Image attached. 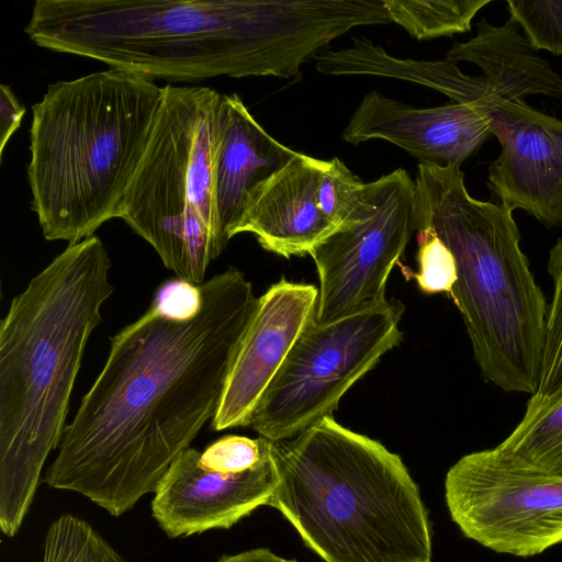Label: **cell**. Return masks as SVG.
<instances>
[{
	"mask_svg": "<svg viewBox=\"0 0 562 562\" xmlns=\"http://www.w3.org/2000/svg\"><path fill=\"white\" fill-rule=\"evenodd\" d=\"M390 19L417 40L464 33L491 0H383Z\"/></svg>",
	"mask_w": 562,
	"mask_h": 562,
	"instance_id": "cell-19",
	"label": "cell"
},
{
	"mask_svg": "<svg viewBox=\"0 0 562 562\" xmlns=\"http://www.w3.org/2000/svg\"><path fill=\"white\" fill-rule=\"evenodd\" d=\"M200 288L192 317H172L150 304L110 338L104 367L45 472L48 486L121 516L156 491L213 419L258 297L234 267Z\"/></svg>",
	"mask_w": 562,
	"mask_h": 562,
	"instance_id": "cell-1",
	"label": "cell"
},
{
	"mask_svg": "<svg viewBox=\"0 0 562 562\" xmlns=\"http://www.w3.org/2000/svg\"><path fill=\"white\" fill-rule=\"evenodd\" d=\"M490 135L488 119L472 105L451 102L420 109L370 91L344 128L342 139L353 145L384 139L420 162L460 166Z\"/></svg>",
	"mask_w": 562,
	"mask_h": 562,
	"instance_id": "cell-14",
	"label": "cell"
},
{
	"mask_svg": "<svg viewBox=\"0 0 562 562\" xmlns=\"http://www.w3.org/2000/svg\"><path fill=\"white\" fill-rule=\"evenodd\" d=\"M324 161L297 153L251 194L237 234L285 258L308 255L336 229L317 201Z\"/></svg>",
	"mask_w": 562,
	"mask_h": 562,
	"instance_id": "cell-15",
	"label": "cell"
},
{
	"mask_svg": "<svg viewBox=\"0 0 562 562\" xmlns=\"http://www.w3.org/2000/svg\"><path fill=\"white\" fill-rule=\"evenodd\" d=\"M416 229L451 251L460 311L482 375L506 392L537 391L547 319L542 291L521 251L513 212L472 198L460 166L419 162Z\"/></svg>",
	"mask_w": 562,
	"mask_h": 562,
	"instance_id": "cell-6",
	"label": "cell"
},
{
	"mask_svg": "<svg viewBox=\"0 0 562 562\" xmlns=\"http://www.w3.org/2000/svg\"><path fill=\"white\" fill-rule=\"evenodd\" d=\"M299 151L273 138L237 93L222 97V134L214 166V203L225 245L237 235L256 189Z\"/></svg>",
	"mask_w": 562,
	"mask_h": 562,
	"instance_id": "cell-16",
	"label": "cell"
},
{
	"mask_svg": "<svg viewBox=\"0 0 562 562\" xmlns=\"http://www.w3.org/2000/svg\"><path fill=\"white\" fill-rule=\"evenodd\" d=\"M415 229V181L405 169L364 183L349 215L308 254L319 280L315 321L384 299L386 280Z\"/></svg>",
	"mask_w": 562,
	"mask_h": 562,
	"instance_id": "cell-10",
	"label": "cell"
},
{
	"mask_svg": "<svg viewBox=\"0 0 562 562\" xmlns=\"http://www.w3.org/2000/svg\"><path fill=\"white\" fill-rule=\"evenodd\" d=\"M445 59L476 65L490 90L507 100H522L532 94L562 100V77L535 54L510 20L502 26L481 20L476 35L456 43Z\"/></svg>",
	"mask_w": 562,
	"mask_h": 562,
	"instance_id": "cell-17",
	"label": "cell"
},
{
	"mask_svg": "<svg viewBox=\"0 0 562 562\" xmlns=\"http://www.w3.org/2000/svg\"><path fill=\"white\" fill-rule=\"evenodd\" d=\"M510 21L519 24L533 50L562 55V1L508 0Z\"/></svg>",
	"mask_w": 562,
	"mask_h": 562,
	"instance_id": "cell-22",
	"label": "cell"
},
{
	"mask_svg": "<svg viewBox=\"0 0 562 562\" xmlns=\"http://www.w3.org/2000/svg\"><path fill=\"white\" fill-rule=\"evenodd\" d=\"M200 456L194 448L183 450L154 492L151 514L169 538L229 529L268 505L278 485L271 441L260 462L243 472L206 468Z\"/></svg>",
	"mask_w": 562,
	"mask_h": 562,
	"instance_id": "cell-12",
	"label": "cell"
},
{
	"mask_svg": "<svg viewBox=\"0 0 562 562\" xmlns=\"http://www.w3.org/2000/svg\"><path fill=\"white\" fill-rule=\"evenodd\" d=\"M43 562H128L89 522L66 514L48 527Z\"/></svg>",
	"mask_w": 562,
	"mask_h": 562,
	"instance_id": "cell-20",
	"label": "cell"
},
{
	"mask_svg": "<svg viewBox=\"0 0 562 562\" xmlns=\"http://www.w3.org/2000/svg\"><path fill=\"white\" fill-rule=\"evenodd\" d=\"M222 97L209 87L164 86L160 109L120 214L167 269L196 285L226 247L214 203Z\"/></svg>",
	"mask_w": 562,
	"mask_h": 562,
	"instance_id": "cell-7",
	"label": "cell"
},
{
	"mask_svg": "<svg viewBox=\"0 0 562 562\" xmlns=\"http://www.w3.org/2000/svg\"><path fill=\"white\" fill-rule=\"evenodd\" d=\"M445 497L461 532L494 552L528 558L562 543V477L496 447L459 459L447 472Z\"/></svg>",
	"mask_w": 562,
	"mask_h": 562,
	"instance_id": "cell-9",
	"label": "cell"
},
{
	"mask_svg": "<svg viewBox=\"0 0 562 562\" xmlns=\"http://www.w3.org/2000/svg\"><path fill=\"white\" fill-rule=\"evenodd\" d=\"M451 101L481 111L501 145L488 186L512 212L521 209L546 226L562 227V121L524 100L494 93L481 76L460 72Z\"/></svg>",
	"mask_w": 562,
	"mask_h": 562,
	"instance_id": "cell-11",
	"label": "cell"
},
{
	"mask_svg": "<svg viewBox=\"0 0 562 562\" xmlns=\"http://www.w3.org/2000/svg\"><path fill=\"white\" fill-rule=\"evenodd\" d=\"M37 46L149 79L295 77L345 32L335 0H37Z\"/></svg>",
	"mask_w": 562,
	"mask_h": 562,
	"instance_id": "cell-2",
	"label": "cell"
},
{
	"mask_svg": "<svg viewBox=\"0 0 562 562\" xmlns=\"http://www.w3.org/2000/svg\"><path fill=\"white\" fill-rule=\"evenodd\" d=\"M216 562H297L286 560L272 553L269 549L258 548L237 554H224Z\"/></svg>",
	"mask_w": 562,
	"mask_h": 562,
	"instance_id": "cell-28",
	"label": "cell"
},
{
	"mask_svg": "<svg viewBox=\"0 0 562 562\" xmlns=\"http://www.w3.org/2000/svg\"><path fill=\"white\" fill-rule=\"evenodd\" d=\"M364 183L337 157L324 161L317 201L324 215L337 227L356 205Z\"/></svg>",
	"mask_w": 562,
	"mask_h": 562,
	"instance_id": "cell-23",
	"label": "cell"
},
{
	"mask_svg": "<svg viewBox=\"0 0 562 562\" xmlns=\"http://www.w3.org/2000/svg\"><path fill=\"white\" fill-rule=\"evenodd\" d=\"M200 285L178 278L169 280L157 289L151 304L172 317H192L201 306Z\"/></svg>",
	"mask_w": 562,
	"mask_h": 562,
	"instance_id": "cell-26",
	"label": "cell"
},
{
	"mask_svg": "<svg viewBox=\"0 0 562 562\" xmlns=\"http://www.w3.org/2000/svg\"><path fill=\"white\" fill-rule=\"evenodd\" d=\"M401 302H368L326 323L312 319L263 394L249 425L269 441L290 439L330 416L342 395L402 340Z\"/></svg>",
	"mask_w": 562,
	"mask_h": 562,
	"instance_id": "cell-8",
	"label": "cell"
},
{
	"mask_svg": "<svg viewBox=\"0 0 562 562\" xmlns=\"http://www.w3.org/2000/svg\"><path fill=\"white\" fill-rule=\"evenodd\" d=\"M548 272L553 295L548 307L540 378L535 400H546L562 392V238L551 248Z\"/></svg>",
	"mask_w": 562,
	"mask_h": 562,
	"instance_id": "cell-21",
	"label": "cell"
},
{
	"mask_svg": "<svg viewBox=\"0 0 562 562\" xmlns=\"http://www.w3.org/2000/svg\"><path fill=\"white\" fill-rule=\"evenodd\" d=\"M317 300L315 285L283 278L258 297L212 419L213 430L250 425L294 342L315 318Z\"/></svg>",
	"mask_w": 562,
	"mask_h": 562,
	"instance_id": "cell-13",
	"label": "cell"
},
{
	"mask_svg": "<svg viewBox=\"0 0 562 562\" xmlns=\"http://www.w3.org/2000/svg\"><path fill=\"white\" fill-rule=\"evenodd\" d=\"M271 451L268 505L325 562H431L428 513L398 454L331 415Z\"/></svg>",
	"mask_w": 562,
	"mask_h": 562,
	"instance_id": "cell-4",
	"label": "cell"
},
{
	"mask_svg": "<svg viewBox=\"0 0 562 562\" xmlns=\"http://www.w3.org/2000/svg\"><path fill=\"white\" fill-rule=\"evenodd\" d=\"M93 235L53 259L0 323V527L19 531L44 463L59 447L71 392L101 308L114 291Z\"/></svg>",
	"mask_w": 562,
	"mask_h": 562,
	"instance_id": "cell-3",
	"label": "cell"
},
{
	"mask_svg": "<svg viewBox=\"0 0 562 562\" xmlns=\"http://www.w3.org/2000/svg\"><path fill=\"white\" fill-rule=\"evenodd\" d=\"M498 450L531 469L562 477V392L546 398H531Z\"/></svg>",
	"mask_w": 562,
	"mask_h": 562,
	"instance_id": "cell-18",
	"label": "cell"
},
{
	"mask_svg": "<svg viewBox=\"0 0 562 562\" xmlns=\"http://www.w3.org/2000/svg\"><path fill=\"white\" fill-rule=\"evenodd\" d=\"M417 243L419 272L408 271V278L414 277L419 289L427 294H450L457 282V266L451 251L429 229L418 231Z\"/></svg>",
	"mask_w": 562,
	"mask_h": 562,
	"instance_id": "cell-24",
	"label": "cell"
},
{
	"mask_svg": "<svg viewBox=\"0 0 562 562\" xmlns=\"http://www.w3.org/2000/svg\"><path fill=\"white\" fill-rule=\"evenodd\" d=\"M25 106L19 101L11 88L0 86V159L4 147L13 133L20 127Z\"/></svg>",
	"mask_w": 562,
	"mask_h": 562,
	"instance_id": "cell-27",
	"label": "cell"
},
{
	"mask_svg": "<svg viewBox=\"0 0 562 562\" xmlns=\"http://www.w3.org/2000/svg\"><path fill=\"white\" fill-rule=\"evenodd\" d=\"M270 441L259 437L251 439L244 436L228 435L211 443L201 452V463L222 472H243L257 465Z\"/></svg>",
	"mask_w": 562,
	"mask_h": 562,
	"instance_id": "cell-25",
	"label": "cell"
},
{
	"mask_svg": "<svg viewBox=\"0 0 562 562\" xmlns=\"http://www.w3.org/2000/svg\"><path fill=\"white\" fill-rule=\"evenodd\" d=\"M162 98L153 79L116 68L47 87L32 106L26 168L45 239L75 244L120 218Z\"/></svg>",
	"mask_w": 562,
	"mask_h": 562,
	"instance_id": "cell-5",
	"label": "cell"
}]
</instances>
